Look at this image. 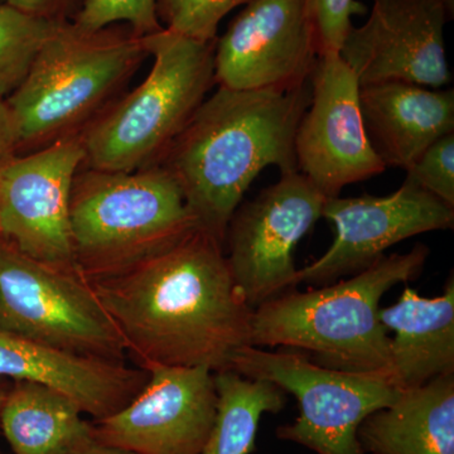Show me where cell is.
Returning a JSON list of instances; mask_svg holds the SVG:
<instances>
[{"label": "cell", "mask_w": 454, "mask_h": 454, "mask_svg": "<svg viewBox=\"0 0 454 454\" xmlns=\"http://www.w3.org/2000/svg\"><path fill=\"white\" fill-rule=\"evenodd\" d=\"M145 82L82 134L90 168L133 172L160 162L215 83V44L163 28L142 37Z\"/></svg>", "instance_id": "5b68a950"}, {"label": "cell", "mask_w": 454, "mask_h": 454, "mask_svg": "<svg viewBox=\"0 0 454 454\" xmlns=\"http://www.w3.org/2000/svg\"><path fill=\"white\" fill-rule=\"evenodd\" d=\"M18 138L13 115L7 100L0 98V164L16 155Z\"/></svg>", "instance_id": "4316f807"}, {"label": "cell", "mask_w": 454, "mask_h": 454, "mask_svg": "<svg viewBox=\"0 0 454 454\" xmlns=\"http://www.w3.org/2000/svg\"><path fill=\"white\" fill-rule=\"evenodd\" d=\"M0 454H2V453H0Z\"/></svg>", "instance_id": "4dcf8cb0"}, {"label": "cell", "mask_w": 454, "mask_h": 454, "mask_svg": "<svg viewBox=\"0 0 454 454\" xmlns=\"http://www.w3.org/2000/svg\"><path fill=\"white\" fill-rule=\"evenodd\" d=\"M306 0H250L215 44V83L291 91L310 82L318 59Z\"/></svg>", "instance_id": "7c38bea8"}, {"label": "cell", "mask_w": 454, "mask_h": 454, "mask_svg": "<svg viewBox=\"0 0 454 454\" xmlns=\"http://www.w3.org/2000/svg\"><path fill=\"white\" fill-rule=\"evenodd\" d=\"M216 417L201 454H252L259 423L265 413L283 411L286 393L262 379L247 378L235 370L214 372Z\"/></svg>", "instance_id": "44dd1931"}, {"label": "cell", "mask_w": 454, "mask_h": 454, "mask_svg": "<svg viewBox=\"0 0 454 454\" xmlns=\"http://www.w3.org/2000/svg\"><path fill=\"white\" fill-rule=\"evenodd\" d=\"M322 217L334 226L333 243L321 258L298 269L300 284L327 286L372 267L406 239L452 230L454 207L404 182L389 196L327 199Z\"/></svg>", "instance_id": "9a60e30c"}, {"label": "cell", "mask_w": 454, "mask_h": 454, "mask_svg": "<svg viewBox=\"0 0 454 454\" xmlns=\"http://www.w3.org/2000/svg\"><path fill=\"white\" fill-rule=\"evenodd\" d=\"M5 394H7V390L0 387V408H2L3 402H4Z\"/></svg>", "instance_id": "f546056e"}, {"label": "cell", "mask_w": 454, "mask_h": 454, "mask_svg": "<svg viewBox=\"0 0 454 454\" xmlns=\"http://www.w3.org/2000/svg\"><path fill=\"white\" fill-rule=\"evenodd\" d=\"M88 282L140 369L223 372L252 346L254 309L232 277L223 245L202 230L136 267Z\"/></svg>", "instance_id": "6da1fadb"}, {"label": "cell", "mask_w": 454, "mask_h": 454, "mask_svg": "<svg viewBox=\"0 0 454 454\" xmlns=\"http://www.w3.org/2000/svg\"><path fill=\"white\" fill-rule=\"evenodd\" d=\"M430 250L382 256L372 267L306 292L284 293L254 309L252 346L306 352L328 369L389 372L390 336L380 301L397 284L420 276Z\"/></svg>", "instance_id": "3957f363"}, {"label": "cell", "mask_w": 454, "mask_h": 454, "mask_svg": "<svg viewBox=\"0 0 454 454\" xmlns=\"http://www.w3.org/2000/svg\"><path fill=\"white\" fill-rule=\"evenodd\" d=\"M250 0H158L163 28L201 42L216 41L217 29L235 8Z\"/></svg>", "instance_id": "603a6c76"}, {"label": "cell", "mask_w": 454, "mask_h": 454, "mask_svg": "<svg viewBox=\"0 0 454 454\" xmlns=\"http://www.w3.org/2000/svg\"><path fill=\"white\" fill-rule=\"evenodd\" d=\"M66 2L67 0H7L5 3L35 16L59 20L57 13L64 7Z\"/></svg>", "instance_id": "83f0119b"}, {"label": "cell", "mask_w": 454, "mask_h": 454, "mask_svg": "<svg viewBox=\"0 0 454 454\" xmlns=\"http://www.w3.org/2000/svg\"><path fill=\"white\" fill-rule=\"evenodd\" d=\"M70 397L16 381L0 408V427L13 454H71L92 437V424Z\"/></svg>", "instance_id": "ffe728a7"}, {"label": "cell", "mask_w": 454, "mask_h": 454, "mask_svg": "<svg viewBox=\"0 0 454 454\" xmlns=\"http://www.w3.org/2000/svg\"><path fill=\"white\" fill-rule=\"evenodd\" d=\"M454 0H373L369 20L352 27L340 55L360 86L404 82L442 89L450 82L444 26Z\"/></svg>", "instance_id": "4fadbf2b"}, {"label": "cell", "mask_w": 454, "mask_h": 454, "mask_svg": "<svg viewBox=\"0 0 454 454\" xmlns=\"http://www.w3.org/2000/svg\"><path fill=\"white\" fill-rule=\"evenodd\" d=\"M364 127L384 166L406 169L435 140L454 133V91L404 82L360 86Z\"/></svg>", "instance_id": "e0dca14e"}, {"label": "cell", "mask_w": 454, "mask_h": 454, "mask_svg": "<svg viewBox=\"0 0 454 454\" xmlns=\"http://www.w3.org/2000/svg\"><path fill=\"white\" fill-rule=\"evenodd\" d=\"M83 162L82 136L73 134L0 164V236L33 259L79 271L70 203Z\"/></svg>", "instance_id": "30bf717a"}, {"label": "cell", "mask_w": 454, "mask_h": 454, "mask_svg": "<svg viewBox=\"0 0 454 454\" xmlns=\"http://www.w3.org/2000/svg\"><path fill=\"white\" fill-rule=\"evenodd\" d=\"M0 331L42 345L124 363L118 327L79 271L26 255L0 236Z\"/></svg>", "instance_id": "ba28073f"}, {"label": "cell", "mask_w": 454, "mask_h": 454, "mask_svg": "<svg viewBox=\"0 0 454 454\" xmlns=\"http://www.w3.org/2000/svg\"><path fill=\"white\" fill-rule=\"evenodd\" d=\"M121 22L139 37L160 32L163 25L158 17V0H85L74 25L97 32Z\"/></svg>", "instance_id": "cb8c5ba5"}, {"label": "cell", "mask_w": 454, "mask_h": 454, "mask_svg": "<svg viewBox=\"0 0 454 454\" xmlns=\"http://www.w3.org/2000/svg\"><path fill=\"white\" fill-rule=\"evenodd\" d=\"M280 175L240 203L223 241L232 277L253 309L300 286L293 253L321 219L327 200L300 170Z\"/></svg>", "instance_id": "9c48e42d"}, {"label": "cell", "mask_w": 454, "mask_h": 454, "mask_svg": "<svg viewBox=\"0 0 454 454\" xmlns=\"http://www.w3.org/2000/svg\"><path fill=\"white\" fill-rule=\"evenodd\" d=\"M148 381L118 413L95 420L101 443L140 454H201L215 417L217 394L207 367H145Z\"/></svg>", "instance_id": "5bb4252c"}, {"label": "cell", "mask_w": 454, "mask_h": 454, "mask_svg": "<svg viewBox=\"0 0 454 454\" xmlns=\"http://www.w3.org/2000/svg\"><path fill=\"white\" fill-rule=\"evenodd\" d=\"M70 229L77 270L94 280L136 267L197 226L177 181L155 164L133 172L77 173Z\"/></svg>", "instance_id": "277c9868"}, {"label": "cell", "mask_w": 454, "mask_h": 454, "mask_svg": "<svg viewBox=\"0 0 454 454\" xmlns=\"http://www.w3.org/2000/svg\"><path fill=\"white\" fill-rule=\"evenodd\" d=\"M318 56L340 53L351 31L352 16H363L365 5L357 0H306Z\"/></svg>", "instance_id": "484cf974"}, {"label": "cell", "mask_w": 454, "mask_h": 454, "mask_svg": "<svg viewBox=\"0 0 454 454\" xmlns=\"http://www.w3.org/2000/svg\"><path fill=\"white\" fill-rule=\"evenodd\" d=\"M71 454H140L134 452V450H125V448L109 446V444L101 443L98 439L91 438L88 439L85 443L77 448L74 452Z\"/></svg>", "instance_id": "f1b7e54d"}, {"label": "cell", "mask_w": 454, "mask_h": 454, "mask_svg": "<svg viewBox=\"0 0 454 454\" xmlns=\"http://www.w3.org/2000/svg\"><path fill=\"white\" fill-rule=\"evenodd\" d=\"M310 103L295 131L298 170L327 197L387 169L364 127L360 83L340 53L317 59L310 74Z\"/></svg>", "instance_id": "8fae6325"}, {"label": "cell", "mask_w": 454, "mask_h": 454, "mask_svg": "<svg viewBox=\"0 0 454 454\" xmlns=\"http://www.w3.org/2000/svg\"><path fill=\"white\" fill-rule=\"evenodd\" d=\"M231 370L273 382L297 399L300 415L294 422L278 427L277 438L315 454H366L358 442V427L402 393L389 372L328 369L292 349L247 346L236 354Z\"/></svg>", "instance_id": "52a82bcc"}, {"label": "cell", "mask_w": 454, "mask_h": 454, "mask_svg": "<svg viewBox=\"0 0 454 454\" xmlns=\"http://www.w3.org/2000/svg\"><path fill=\"white\" fill-rule=\"evenodd\" d=\"M390 337V369L400 389L454 372V279L443 294L426 298L406 286L395 304L380 309Z\"/></svg>", "instance_id": "ac0fdd59"}, {"label": "cell", "mask_w": 454, "mask_h": 454, "mask_svg": "<svg viewBox=\"0 0 454 454\" xmlns=\"http://www.w3.org/2000/svg\"><path fill=\"white\" fill-rule=\"evenodd\" d=\"M406 170V184L454 207V133L432 143Z\"/></svg>", "instance_id": "d4e9b609"}, {"label": "cell", "mask_w": 454, "mask_h": 454, "mask_svg": "<svg viewBox=\"0 0 454 454\" xmlns=\"http://www.w3.org/2000/svg\"><path fill=\"white\" fill-rule=\"evenodd\" d=\"M62 20L0 4V98L13 94L26 79L44 42Z\"/></svg>", "instance_id": "7402d4cb"}, {"label": "cell", "mask_w": 454, "mask_h": 454, "mask_svg": "<svg viewBox=\"0 0 454 454\" xmlns=\"http://www.w3.org/2000/svg\"><path fill=\"white\" fill-rule=\"evenodd\" d=\"M0 378L35 382L73 399L95 420L118 413L148 381L121 361L85 356L0 331Z\"/></svg>", "instance_id": "2e32d148"}, {"label": "cell", "mask_w": 454, "mask_h": 454, "mask_svg": "<svg viewBox=\"0 0 454 454\" xmlns=\"http://www.w3.org/2000/svg\"><path fill=\"white\" fill-rule=\"evenodd\" d=\"M310 82L291 91L220 88L205 98L158 164L181 187L197 229L223 245L227 226L262 169L298 170L295 131Z\"/></svg>", "instance_id": "7a4b0ae2"}, {"label": "cell", "mask_w": 454, "mask_h": 454, "mask_svg": "<svg viewBox=\"0 0 454 454\" xmlns=\"http://www.w3.org/2000/svg\"><path fill=\"white\" fill-rule=\"evenodd\" d=\"M366 454H454V372L403 389L357 430Z\"/></svg>", "instance_id": "d6986e66"}, {"label": "cell", "mask_w": 454, "mask_h": 454, "mask_svg": "<svg viewBox=\"0 0 454 454\" xmlns=\"http://www.w3.org/2000/svg\"><path fill=\"white\" fill-rule=\"evenodd\" d=\"M148 56L142 37L107 27L82 31L61 20L20 88L5 98L18 149L73 136Z\"/></svg>", "instance_id": "8992f818"}]
</instances>
